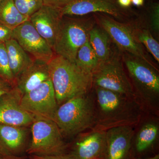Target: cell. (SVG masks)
I'll list each match as a JSON object with an SVG mask.
<instances>
[{
    "instance_id": "1",
    "label": "cell",
    "mask_w": 159,
    "mask_h": 159,
    "mask_svg": "<svg viewBox=\"0 0 159 159\" xmlns=\"http://www.w3.org/2000/svg\"><path fill=\"white\" fill-rule=\"evenodd\" d=\"M92 92L95 123L92 129L106 131L120 126L134 127L148 113L137 99L97 87L93 86Z\"/></svg>"
},
{
    "instance_id": "2",
    "label": "cell",
    "mask_w": 159,
    "mask_h": 159,
    "mask_svg": "<svg viewBox=\"0 0 159 159\" xmlns=\"http://www.w3.org/2000/svg\"><path fill=\"white\" fill-rule=\"evenodd\" d=\"M48 66L58 106L93 89L92 74L82 70L75 63L55 54Z\"/></svg>"
},
{
    "instance_id": "3",
    "label": "cell",
    "mask_w": 159,
    "mask_h": 159,
    "mask_svg": "<svg viewBox=\"0 0 159 159\" xmlns=\"http://www.w3.org/2000/svg\"><path fill=\"white\" fill-rule=\"evenodd\" d=\"M125 70L137 100L149 113L159 116V75L150 63L127 54L124 57Z\"/></svg>"
},
{
    "instance_id": "4",
    "label": "cell",
    "mask_w": 159,
    "mask_h": 159,
    "mask_svg": "<svg viewBox=\"0 0 159 159\" xmlns=\"http://www.w3.org/2000/svg\"><path fill=\"white\" fill-rule=\"evenodd\" d=\"M53 121L66 142L78 134L92 129L95 123V101L92 90L58 106Z\"/></svg>"
},
{
    "instance_id": "5",
    "label": "cell",
    "mask_w": 159,
    "mask_h": 159,
    "mask_svg": "<svg viewBox=\"0 0 159 159\" xmlns=\"http://www.w3.org/2000/svg\"><path fill=\"white\" fill-rule=\"evenodd\" d=\"M31 139L26 154L51 156L65 153L68 142L54 121L34 118L30 126Z\"/></svg>"
},
{
    "instance_id": "6",
    "label": "cell",
    "mask_w": 159,
    "mask_h": 159,
    "mask_svg": "<svg viewBox=\"0 0 159 159\" xmlns=\"http://www.w3.org/2000/svg\"><path fill=\"white\" fill-rule=\"evenodd\" d=\"M93 27L90 20L62 18L53 48L54 54L75 63L77 52L89 40Z\"/></svg>"
},
{
    "instance_id": "7",
    "label": "cell",
    "mask_w": 159,
    "mask_h": 159,
    "mask_svg": "<svg viewBox=\"0 0 159 159\" xmlns=\"http://www.w3.org/2000/svg\"><path fill=\"white\" fill-rule=\"evenodd\" d=\"M92 78L93 86L137 99L125 68L116 58L100 62L92 73Z\"/></svg>"
},
{
    "instance_id": "8",
    "label": "cell",
    "mask_w": 159,
    "mask_h": 159,
    "mask_svg": "<svg viewBox=\"0 0 159 159\" xmlns=\"http://www.w3.org/2000/svg\"><path fill=\"white\" fill-rule=\"evenodd\" d=\"M159 116L145 114L134 127L132 145L133 158H144L158 154Z\"/></svg>"
},
{
    "instance_id": "9",
    "label": "cell",
    "mask_w": 159,
    "mask_h": 159,
    "mask_svg": "<svg viewBox=\"0 0 159 159\" xmlns=\"http://www.w3.org/2000/svg\"><path fill=\"white\" fill-rule=\"evenodd\" d=\"M20 104L34 118L53 121L58 106L51 79L23 95Z\"/></svg>"
},
{
    "instance_id": "10",
    "label": "cell",
    "mask_w": 159,
    "mask_h": 159,
    "mask_svg": "<svg viewBox=\"0 0 159 159\" xmlns=\"http://www.w3.org/2000/svg\"><path fill=\"white\" fill-rule=\"evenodd\" d=\"M105 144L106 131L90 129L68 142L65 153L72 159H102Z\"/></svg>"
},
{
    "instance_id": "11",
    "label": "cell",
    "mask_w": 159,
    "mask_h": 159,
    "mask_svg": "<svg viewBox=\"0 0 159 159\" xmlns=\"http://www.w3.org/2000/svg\"><path fill=\"white\" fill-rule=\"evenodd\" d=\"M98 20L102 29L121 50L152 64L130 28L105 16H99Z\"/></svg>"
},
{
    "instance_id": "12",
    "label": "cell",
    "mask_w": 159,
    "mask_h": 159,
    "mask_svg": "<svg viewBox=\"0 0 159 159\" xmlns=\"http://www.w3.org/2000/svg\"><path fill=\"white\" fill-rule=\"evenodd\" d=\"M12 38L35 60L48 63L55 55L51 46L39 34L29 20L13 29Z\"/></svg>"
},
{
    "instance_id": "13",
    "label": "cell",
    "mask_w": 159,
    "mask_h": 159,
    "mask_svg": "<svg viewBox=\"0 0 159 159\" xmlns=\"http://www.w3.org/2000/svg\"><path fill=\"white\" fill-rule=\"evenodd\" d=\"M22 95L16 87L0 97V123L30 127L34 117L20 106Z\"/></svg>"
},
{
    "instance_id": "14",
    "label": "cell",
    "mask_w": 159,
    "mask_h": 159,
    "mask_svg": "<svg viewBox=\"0 0 159 159\" xmlns=\"http://www.w3.org/2000/svg\"><path fill=\"white\" fill-rule=\"evenodd\" d=\"M134 126L115 127L106 131L105 150L102 159H132Z\"/></svg>"
},
{
    "instance_id": "15",
    "label": "cell",
    "mask_w": 159,
    "mask_h": 159,
    "mask_svg": "<svg viewBox=\"0 0 159 159\" xmlns=\"http://www.w3.org/2000/svg\"><path fill=\"white\" fill-rule=\"evenodd\" d=\"M63 17L60 9L43 5L29 20L53 49Z\"/></svg>"
},
{
    "instance_id": "16",
    "label": "cell",
    "mask_w": 159,
    "mask_h": 159,
    "mask_svg": "<svg viewBox=\"0 0 159 159\" xmlns=\"http://www.w3.org/2000/svg\"><path fill=\"white\" fill-rule=\"evenodd\" d=\"M60 10L63 16H82L93 12H101L120 18L123 15L115 0H73Z\"/></svg>"
},
{
    "instance_id": "17",
    "label": "cell",
    "mask_w": 159,
    "mask_h": 159,
    "mask_svg": "<svg viewBox=\"0 0 159 159\" xmlns=\"http://www.w3.org/2000/svg\"><path fill=\"white\" fill-rule=\"evenodd\" d=\"M29 127L0 123V146L8 156H21L29 147Z\"/></svg>"
},
{
    "instance_id": "18",
    "label": "cell",
    "mask_w": 159,
    "mask_h": 159,
    "mask_svg": "<svg viewBox=\"0 0 159 159\" xmlns=\"http://www.w3.org/2000/svg\"><path fill=\"white\" fill-rule=\"evenodd\" d=\"M50 79L48 63L34 60L16 80L15 87L23 96Z\"/></svg>"
},
{
    "instance_id": "19",
    "label": "cell",
    "mask_w": 159,
    "mask_h": 159,
    "mask_svg": "<svg viewBox=\"0 0 159 159\" xmlns=\"http://www.w3.org/2000/svg\"><path fill=\"white\" fill-rule=\"evenodd\" d=\"M5 43L10 70L16 82L18 77L29 67L34 59L14 39H11Z\"/></svg>"
},
{
    "instance_id": "20",
    "label": "cell",
    "mask_w": 159,
    "mask_h": 159,
    "mask_svg": "<svg viewBox=\"0 0 159 159\" xmlns=\"http://www.w3.org/2000/svg\"><path fill=\"white\" fill-rule=\"evenodd\" d=\"M111 39L102 29L94 27L89 33V41L100 62L111 57Z\"/></svg>"
},
{
    "instance_id": "21",
    "label": "cell",
    "mask_w": 159,
    "mask_h": 159,
    "mask_svg": "<svg viewBox=\"0 0 159 159\" xmlns=\"http://www.w3.org/2000/svg\"><path fill=\"white\" fill-rule=\"evenodd\" d=\"M29 19L18 10L13 0H2L0 3V23L13 30Z\"/></svg>"
},
{
    "instance_id": "22",
    "label": "cell",
    "mask_w": 159,
    "mask_h": 159,
    "mask_svg": "<svg viewBox=\"0 0 159 159\" xmlns=\"http://www.w3.org/2000/svg\"><path fill=\"white\" fill-rule=\"evenodd\" d=\"M75 63L80 68L91 74L100 63L89 40L78 50Z\"/></svg>"
},
{
    "instance_id": "23",
    "label": "cell",
    "mask_w": 159,
    "mask_h": 159,
    "mask_svg": "<svg viewBox=\"0 0 159 159\" xmlns=\"http://www.w3.org/2000/svg\"><path fill=\"white\" fill-rule=\"evenodd\" d=\"M137 40L144 46L152 54L157 62H159V43L154 38L150 31L147 29H140L134 31Z\"/></svg>"
},
{
    "instance_id": "24",
    "label": "cell",
    "mask_w": 159,
    "mask_h": 159,
    "mask_svg": "<svg viewBox=\"0 0 159 159\" xmlns=\"http://www.w3.org/2000/svg\"><path fill=\"white\" fill-rule=\"evenodd\" d=\"M0 77L15 87L16 80L10 70L5 43H0Z\"/></svg>"
},
{
    "instance_id": "25",
    "label": "cell",
    "mask_w": 159,
    "mask_h": 159,
    "mask_svg": "<svg viewBox=\"0 0 159 159\" xmlns=\"http://www.w3.org/2000/svg\"><path fill=\"white\" fill-rule=\"evenodd\" d=\"M20 12L25 16L30 17L43 5V0H13Z\"/></svg>"
},
{
    "instance_id": "26",
    "label": "cell",
    "mask_w": 159,
    "mask_h": 159,
    "mask_svg": "<svg viewBox=\"0 0 159 159\" xmlns=\"http://www.w3.org/2000/svg\"><path fill=\"white\" fill-rule=\"evenodd\" d=\"M151 24L154 31L158 32L159 30V5L158 3L154 4L151 11Z\"/></svg>"
},
{
    "instance_id": "27",
    "label": "cell",
    "mask_w": 159,
    "mask_h": 159,
    "mask_svg": "<svg viewBox=\"0 0 159 159\" xmlns=\"http://www.w3.org/2000/svg\"><path fill=\"white\" fill-rule=\"evenodd\" d=\"M13 30L0 23V43H5L12 38Z\"/></svg>"
},
{
    "instance_id": "28",
    "label": "cell",
    "mask_w": 159,
    "mask_h": 159,
    "mask_svg": "<svg viewBox=\"0 0 159 159\" xmlns=\"http://www.w3.org/2000/svg\"><path fill=\"white\" fill-rule=\"evenodd\" d=\"M73 0H43V5L61 9Z\"/></svg>"
},
{
    "instance_id": "29",
    "label": "cell",
    "mask_w": 159,
    "mask_h": 159,
    "mask_svg": "<svg viewBox=\"0 0 159 159\" xmlns=\"http://www.w3.org/2000/svg\"><path fill=\"white\" fill-rule=\"evenodd\" d=\"M31 159H72L66 154L64 153L61 154L51 156H29Z\"/></svg>"
},
{
    "instance_id": "30",
    "label": "cell",
    "mask_w": 159,
    "mask_h": 159,
    "mask_svg": "<svg viewBox=\"0 0 159 159\" xmlns=\"http://www.w3.org/2000/svg\"><path fill=\"white\" fill-rule=\"evenodd\" d=\"M13 87L9 82L0 77V97L9 93Z\"/></svg>"
},
{
    "instance_id": "31",
    "label": "cell",
    "mask_w": 159,
    "mask_h": 159,
    "mask_svg": "<svg viewBox=\"0 0 159 159\" xmlns=\"http://www.w3.org/2000/svg\"><path fill=\"white\" fill-rule=\"evenodd\" d=\"M117 2L119 6L123 8H127L132 4L131 0H117Z\"/></svg>"
},
{
    "instance_id": "32",
    "label": "cell",
    "mask_w": 159,
    "mask_h": 159,
    "mask_svg": "<svg viewBox=\"0 0 159 159\" xmlns=\"http://www.w3.org/2000/svg\"><path fill=\"white\" fill-rule=\"evenodd\" d=\"M1 159H31L29 157L25 156H6Z\"/></svg>"
},
{
    "instance_id": "33",
    "label": "cell",
    "mask_w": 159,
    "mask_h": 159,
    "mask_svg": "<svg viewBox=\"0 0 159 159\" xmlns=\"http://www.w3.org/2000/svg\"><path fill=\"white\" fill-rule=\"evenodd\" d=\"M131 2L134 6L140 7L143 6L144 3V0H131Z\"/></svg>"
},
{
    "instance_id": "34",
    "label": "cell",
    "mask_w": 159,
    "mask_h": 159,
    "mask_svg": "<svg viewBox=\"0 0 159 159\" xmlns=\"http://www.w3.org/2000/svg\"><path fill=\"white\" fill-rule=\"evenodd\" d=\"M132 159H159V154L155 155L153 156L149 157L144 158H133Z\"/></svg>"
},
{
    "instance_id": "35",
    "label": "cell",
    "mask_w": 159,
    "mask_h": 159,
    "mask_svg": "<svg viewBox=\"0 0 159 159\" xmlns=\"http://www.w3.org/2000/svg\"><path fill=\"white\" fill-rule=\"evenodd\" d=\"M7 155L5 153V152L3 150L1 146H0V159L6 156Z\"/></svg>"
},
{
    "instance_id": "36",
    "label": "cell",
    "mask_w": 159,
    "mask_h": 159,
    "mask_svg": "<svg viewBox=\"0 0 159 159\" xmlns=\"http://www.w3.org/2000/svg\"><path fill=\"white\" fill-rule=\"evenodd\" d=\"M2 0H0V3L2 2Z\"/></svg>"
}]
</instances>
